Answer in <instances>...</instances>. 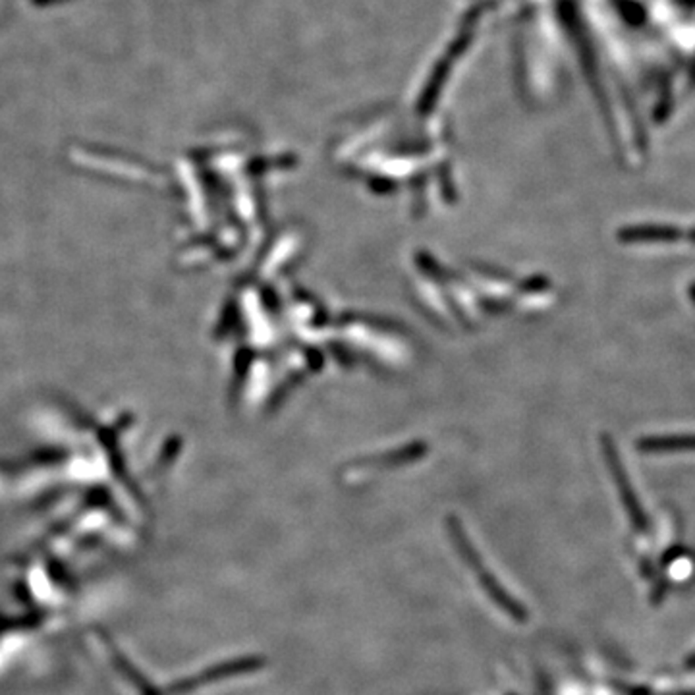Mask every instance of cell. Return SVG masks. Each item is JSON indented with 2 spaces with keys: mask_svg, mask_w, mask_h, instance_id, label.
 Here are the masks:
<instances>
[{
  "mask_svg": "<svg viewBox=\"0 0 695 695\" xmlns=\"http://www.w3.org/2000/svg\"><path fill=\"white\" fill-rule=\"evenodd\" d=\"M452 537H454V545L462 556V561L468 564L473 578L479 581L482 590L487 593V597L494 602V605H497L504 614H508L516 622L528 621V611H525L520 602L504 590V585L491 574V570L483 562L482 554L475 552L473 545L470 543V539L466 537V533L458 528V525H452Z\"/></svg>",
  "mask_w": 695,
  "mask_h": 695,
  "instance_id": "obj_1",
  "label": "cell"
},
{
  "mask_svg": "<svg viewBox=\"0 0 695 695\" xmlns=\"http://www.w3.org/2000/svg\"><path fill=\"white\" fill-rule=\"evenodd\" d=\"M643 451L651 452H672V451H695V437H660L641 441Z\"/></svg>",
  "mask_w": 695,
  "mask_h": 695,
  "instance_id": "obj_2",
  "label": "cell"
},
{
  "mask_svg": "<svg viewBox=\"0 0 695 695\" xmlns=\"http://www.w3.org/2000/svg\"><path fill=\"white\" fill-rule=\"evenodd\" d=\"M672 230L669 228H653V226H645V228H631L624 238L628 240H672L676 234H670Z\"/></svg>",
  "mask_w": 695,
  "mask_h": 695,
  "instance_id": "obj_3",
  "label": "cell"
}]
</instances>
